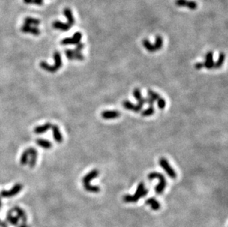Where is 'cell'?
<instances>
[{"label":"cell","mask_w":228,"mask_h":227,"mask_svg":"<svg viewBox=\"0 0 228 227\" xmlns=\"http://www.w3.org/2000/svg\"><path fill=\"white\" fill-rule=\"evenodd\" d=\"M148 193V190L145 187L143 182H140L138 184L137 190L134 195H126L123 196V199L126 203H136L141 198L144 197Z\"/></svg>","instance_id":"cell-1"},{"label":"cell","mask_w":228,"mask_h":227,"mask_svg":"<svg viewBox=\"0 0 228 227\" xmlns=\"http://www.w3.org/2000/svg\"><path fill=\"white\" fill-rule=\"evenodd\" d=\"M99 171L98 170H92V171L89 172L88 174H86L83 178V187L86 190L87 192L89 193H97L100 191V188L98 186H92L90 184V181L95 178L96 177L98 176Z\"/></svg>","instance_id":"cell-2"},{"label":"cell","mask_w":228,"mask_h":227,"mask_svg":"<svg viewBox=\"0 0 228 227\" xmlns=\"http://www.w3.org/2000/svg\"><path fill=\"white\" fill-rule=\"evenodd\" d=\"M53 58L54 61H55L54 65L51 66L45 61H41L40 62V67L44 70L46 71V72H50V73H54V72H57L62 67V59L61 53L58 52V51L54 52Z\"/></svg>","instance_id":"cell-3"},{"label":"cell","mask_w":228,"mask_h":227,"mask_svg":"<svg viewBox=\"0 0 228 227\" xmlns=\"http://www.w3.org/2000/svg\"><path fill=\"white\" fill-rule=\"evenodd\" d=\"M148 178L149 180L158 179L160 181L159 184L157 185L155 187V192L157 194H162L164 192L165 187H166L167 182L165 180V176L162 173H157V172H152L148 175Z\"/></svg>","instance_id":"cell-4"},{"label":"cell","mask_w":228,"mask_h":227,"mask_svg":"<svg viewBox=\"0 0 228 227\" xmlns=\"http://www.w3.org/2000/svg\"><path fill=\"white\" fill-rule=\"evenodd\" d=\"M23 189V185L22 184H16L9 190H2L0 192V196L2 198H12L14 196H16Z\"/></svg>","instance_id":"cell-5"},{"label":"cell","mask_w":228,"mask_h":227,"mask_svg":"<svg viewBox=\"0 0 228 227\" xmlns=\"http://www.w3.org/2000/svg\"><path fill=\"white\" fill-rule=\"evenodd\" d=\"M159 164L161 166L162 168L165 170V173H167L171 178H176V173L175 172V170L171 167L170 164L168 163V160L165 158H161V159L159 160Z\"/></svg>","instance_id":"cell-6"},{"label":"cell","mask_w":228,"mask_h":227,"mask_svg":"<svg viewBox=\"0 0 228 227\" xmlns=\"http://www.w3.org/2000/svg\"><path fill=\"white\" fill-rule=\"evenodd\" d=\"M21 31L25 33H30L34 35H39L41 34V31L36 26H30V25H25L21 27Z\"/></svg>","instance_id":"cell-7"},{"label":"cell","mask_w":228,"mask_h":227,"mask_svg":"<svg viewBox=\"0 0 228 227\" xmlns=\"http://www.w3.org/2000/svg\"><path fill=\"white\" fill-rule=\"evenodd\" d=\"M122 104H123V107H124L126 109L132 111V112H141V110H142V106H140L139 104L135 105V104L130 102L129 100H124Z\"/></svg>","instance_id":"cell-8"},{"label":"cell","mask_w":228,"mask_h":227,"mask_svg":"<svg viewBox=\"0 0 228 227\" xmlns=\"http://www.w3.org/2000/svg\"><path fill=\"white\" fill-rule=\"evenodd\" d=\"M101 117L105 120L116 119L120 117V112L118 111H104L101 113Z\"/></svg>","instance_id":"cell-9"},{"label":"cell","mask_w":228,"mask_h":227,"mask_svg":"<svg viewBox=\"0 0 228 227\" xmlns=\"http://www.w3.org/2000/svg\"><path fill=\"white\" fill-rule=\"evenodd\" d=\"M30 151V161H28V164L30 165V168H33L36 164L37 161V156H38V152L34 148H29Z\"/></svg>","instance_id":"cell-10"},{"label":"cell","mask_w":228,"mask_h":227,"mask_svg":"<svg viewBox=\"0 0 228 227\" xmlns=\"http://www.w3.org/2000/svg\"><path fill=\"white\" fill-rule=\"evenodd\" d=\"M51 128H52V134H53V137L55 141L58 143H62L64 140L63 136H62V133H61L58 126L57 125H52Z\"/></svg>","instance_id":"cell-11"},{"label":"cell","mask_w":228,"mask_h":227,"mask_svg":"<svg viewBox=\"0 0 228 227\" xmlns=\"http://www.w3.org/2000/svg\"><path fill=\"white\" fill-rule=\"evenodd\" d=\"M52 27L56 30H62V31L67 32L69 30H70L71 26H70L69 24L67 23H63V22H60V21H55V22L52 23Z\"/></svg>","instance_id":"cell-12"},{"label":"cell","mask_w":228,"mask_h":227,"mask_svg":"<svg viewBox=\"0 0 228 227\" xmlns=\"http://www.w3.org/2000/svg\"><path fill=\"white\" fill-rule=\"evenodd\" d=\"M204 64V67L210 70L213 69L214 67V61H213V52H208L206 55V60H205Z\"/></svg>","instance_id":"cell-13"},{"label":"cell","mask_w":228,"mask_h":227,"mask_svg":"<svg viewBox=\"0 0 228 227\" xmlns=\"http://www.w3.org/2000/svg\"><path fill=\"white\" fill-rule=\"evenodd\" d=\"M64 15L65 16V17L67 19V24L70 25V26H73L75 23V18L73 16V12H72L71 9L68 8V7H66L64 10Z\"/></svg>","instance_id":"cell-14"},{"label":"cell","mask_w":228,"mask_h":227,"mask_svg":"<svg viewBox=\"0 0 228 227\" xmlns=\"http://www.w3.org/2000/svg\"><path fill=\"white\" fill-rule=\"evenodd\" d=\"M13 211L16 212L18 218L19 219H21L23 223H26L27 220H28V216H27L26 212L24 211V210H22L21 207H18V206H16V207H14V210H13Z\"/></svg>","instance_id":"cell-15"},{"label":"cell","mask_w":228,"mask_h":227,"mask_svg":"<svg viewBox=\"0 0 228 227\" xmlns=\"http://www.w3.org/2000/svg\"><path fill=\"white\" fill-rule=\"evenodd\" d=\"M133 95H134V98L138 101V103L140 106H143L145 103H146V98L142 97V94H141V91L139 88H135V89L133 91Z\"/></svg>","instance_id":"cell-16"},{"label":"cell","mask_w":228,"mask_h":227,"mask_svg":"<svg viewBox=\"0 0 228 227\" xmlns=\"http://www.w3.org/2000/svg\"><path fill=\"white\" fill-rule=\"evenodd\" d=\"M51 127H52V124L50 123V122H46L44 125L36 127L34 128V133H36V134H41V133H46L48 130L50 129Z\"/></svg>","instance_id":"cell-17"},{"label":"cell","mask_w":228,"mask_h":227,"mask_svg":"<svg viewBox=\"0 0 228 227\" xmlns=\"http://www.w3.org/2000/svg\"><path fill=\"white\" fill-rule=\"evenodd\" d=\"M146 204L149 205L153 210H159L160 209V204L159 203V201L156 200L154 198H149L146 201Z\"/></svg>","instance_id":"cell-18"},{"label":"cell","mask_w":228,"mask_h":227,"mask_svg":"<svg viewBox=\"0 0 228 227\" xmlns=\"http://www.w3.org/2000/svg\"><path fill=\"white\" fill-rule=\"evenodd\" d=\"M12 210L8 212L7 216H6V220H7L11 225L16 226L19 224V218H18V216H14L12 214Z\"/></svg>","instance_id":"cell-19"},{"label":"cell","mask_w":228,"mask_h":227,"mask_svg":"<svg viewBox=\"0 0 228 227\" xmlns=\"http://www.w3.org/2000/svg\"><path fill=\"white\" fill-rule=\"evenodd\" d=\"M36 142L38 146H40V147L43 148L44 149H50L52 147V143L46 139H37Z\"/></svg>","instance_id":"cell-20"},{"label":"cell","mask_w":228,"mask_h":227,"mask_svg":"<svg viewBox=\"0 0 228 227\" xmlns=\"http://www.w3.org/2000/svg\"><path fill=\"white\" fill-rule=\"evenodd\" d=\"M25 25H30V26H38L41 23V21L38 19H35L33 17H26L24 19Z\"/></svg>","instance_id":"cell-21"},{"label":"cell","mask_w":228,"mask_h":227,"mask_svg":"<svg viewBox=\"0 0 228 227\" xmlns=\"http://www.w3.org/2000/svg\"><path fill=\"white\" fill-rule=\"evenodd\" d=\"M30 157V151L29 148L26 149L23 153L20 158V164L22 165H25L28 163V159Z\"/></svg>","instance_id":"cell-22"},{"label":"cell","mask_w":228,"mask_h":227,"mask_svg":"<svg viewBox=\"0 0 228 227\" xmlns=\"http://www.w3.org/2000/svg\"><path fill=\"white\" fill-rule=\"evenodd\" d=\"M224 60H225V54H224V52H221L219 54L218 61H216V63H214V67H213V68H215V69L220 68V67L223 65V64H224Z\"/></svg>","instance_id":"cell-23"},{"label":"cell","mask_w":228,"mask_h":227,"mask_svg":"<svg viewBox=\"0 0 228 227\" xmlns=\"http://www.w3.org/2000/svg\"><path fill=\"white\" fill-rule=\"evenodd\" d=\"M142 45H143L144 47H145L148 52H154L156 51L154 44H152V43L150 42V41H148V39H144L143 41H142Z\"/></svg>","instance_id":"cell-24"},{"label":"cell","mask_w":228,"mask_h":227,"mask_svg":"<svg viewBox=\"0 0 228 227\" xmlns=\"http://www.w3.org/2000/svg\"><path fill=\"white\" fill-rule=\"evenodd\" d=\"M163 38H162L160 35H157V36L156 37L155 44H154V47H155L156 51L161 49V48L163 47Z\"/></svg>","instance_id":"cell-25"},{"label":"cell","mask_w":228,"mask_h":227,"mask_svg":"<svg viewBox=\"0 0 228 227\" xmlns=\"http://www.w3.org/2000/svg\"><path fill=\"white\" fill-rule=\"evenodd\" d=\"M154 112L155 110L154 106H150L147 109H146L142 112V117H149V116L153 115Z\"/></svg>","instance_id":"cell-26"},{"label":"cell","mask_w":228,"mask_h":227,"mask_svg":"<svg viewBox=\"0 0 228 227\" xmlns=\"http://www.w3.org/2000/svg\"><path fill=\"white\" fill-rule=\"evenodd\" d=\"M72 38H73L74 41V44H79V43H81V39H82V33H81V32H76V33H75V34L73 35Z\"/></svg>","instance_id":"cell-27"},{"label":"cell","mask_w":228,"mask_h":227,"mask_svg":"<svg viewBox=\"0 0 228 227\" xmlns=\"http://www.w3.org/2000/svg\"><path fill=\"white\" fill-rule=\"evenodd\" d=\"M148 94L149 97L153 99L154 101L157 100L160 97V94H157V92H155V91H152V90H151V89H148Z\"/></svg>","instance_id":"cell-28"},{"label":"cell","mask_w":228,"mask_h":227,"mask_svg":"<svg viewBox=\"0 0 228 227\" xmlns=\"http://www.w3.org/2000/svg\"><path fill=\"white\" fill-rule=\"evenodd\" d=\"M157 106H158V108L160 110H163L165 109V106H166V102H165L164 98L160 97L157 100Z\"/></svg>","instance_id":"cell-29"},{"label":"cell","mask_w":228,"mask_h":227,"mask_svg":"<svg viewBox=\"0 0 228 227\" xmlns=\"http://www.w3.org/2000/svg\"><path fill=\"white\" fill-rule=\"evenodd\" d=\"M65 55L69 60H75V53H74V51L72 50V49H66Z\"/></svg>","instance_id":"cell-30"},{"label":"cell","mask_w":228,"mask_h":227,"mask_svg":"<svg viewBox=\"0 0 228 227\" xmlns=\"http://www.w3.org/2000/svg\"><path fill=\"white\" fill-rule=\"evenodd\" d=\"M186 7H188V8H189L190 10H196L197 8V7H198V4H197V3L195 1H188V3H187V5H186Z\"/></svg>","instance_id":"cell-31"},{"label":"cell","mask_w":228,"mask_h":227,"mask_svg":"<svg viewBox=\"0 0 228 227\" xmlns=\"http://www.w3.org/2000/svg\"><path fill=\"white\" fill-rule=\"evenodd\" d=\"M61 44L62 45H73L74 44V41L73 38H65L61 41Z\"/></svg>","instance_id":"cell-32"},{"label":"cell","mask_w":228,"mask_h":227,"mask_svg":"<svg viewBox=\"0 0 228 227\" xmlns=\"http://www.w3.org/2000/svg\"><path fill=\"white\" fill-rule=\"evenodd\" d=\"M188 0H176L175 1L176 4L179 7H186L187 5V3Z\"/></svg>","instance_id":"cell-33"},{"label":"cell","mask_w":228,"mask_h":227,"mask_svg":"<svg viewBox=\"0 0 228 227\" xmlns=\"http://www.w3.org/2000/svg\"><path fill=\"white\" fill-rule=\"evenodd\" d=\"M76 47H75V50L77 51V52H81L82 51V49H83V47H84V45H83V44H82V43H79V44H76Z\"/></svg>","instance_id":"cell-34"},{"label":"cell","mask_w":228,"mask_h":227,"mask_svg":"<svg viewBox=\"0 0 228 227\" xmlns=\"http://www.w3.org/2000/svg\"><path fill=\"white\" fill-rule=\"evenodd\" d=\"M32 3L36 5H42L44 1L43 0H32Z\"/></svg>","instance_id":"cell-35"},{"label":"cell","mask_w":228,"mask_h":227,"mask_svg":"<svg viewBox=\"0 0 228 227\" xmlns=\"http://www.w3.org/2000/svg\"><path fill=\"white\" fill-rule=\"evenodd\" d=\"M146 103L149 104V106H154V100L148 97L146 98Z\"/></svg>","instance_id":"cell-36"},{"label":"cell","mask_w":228,"mask_h":227,"mask_svg":"<svg viewBox=\"0 0 228 227\" xmlns=\"http://www.w3.org/2000/svg\"><path fill=\"white\" fill-rule=\"evenodd\" d=\"M204 67V64L203 63H196L195 65V68L196 69V70H201L202 68H203Z\"/></svg>","instance_id":"cell-37"},{"label":"cell","mask_w":228,"mask_h":227,"mask_svg":"<svg viewBox=\"0 0 228 227\" xmlns=\"http://www.w3.org/2000/svg\"><path fill=\"white\" fill-rule=\"evenodd\" d=\"M0 227H8V226L6 222L2 221V220H0Z\"/></svg>","instance_id":"cell-38"},{"label":"cell","mask_w":228,"mask_h":227,"mask_svg":"<svg viewBox=\"0 0 228 227\" xmlns=\"http://www.w3.org/2000/svg\"><path fill=\"white\" fill-rule=\"evenodd\" d=\"M24 2L25 3V4H31L32 3V0H24Z\"/></svg>","instance_id":"cell-39"},{"label":"cell","mask_w":228,"mask_h":227,"mask_svg":"<svg viewBox=\"0 0 228 227\" xmlns=\"http://www.w3.org/2000/svg\"><path fill=\"white\" fill-rule=\"evenodd\" d=\"M19 227H29V226H28V225L26 224V223H23L22 224H21L20 226H19Z\"/></svg>","instance_id":"cell-40"},{"label":"cell","mask_w":228,"mask_h":227,"mask_svg":"<svg viewBox=\"0 0 228 227\" xmlns=\"http://www.w3.org/2000/svg\"><path fill=\"white\" fill-rule=\"evenodd\" d=\"M1 207H2V201H1V199H0V209H1Z\"/></svg>","instance_id":"cell-41"}]
</instances>
